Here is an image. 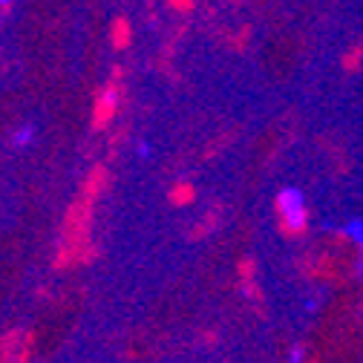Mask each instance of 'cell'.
Returning <instances> with one entry per match:
<instances>
[{
    "mask_svg": "<svg viewBox=\"0 0 363 363\" xmlns=\"http://www.w3.org/2000/svg\"><path fill=\"white\" fill-rule=\"evenodd\" d=\"M194 196H196V191H194V185H188V182H179V185H173V188H170V194H167V199H170V205H173V208L191 205V202H194Z\"/></svg>",
    "mask_w": 363,
    "mask_h": 363,
    "instance_id": "5b68a950",
    "label": "cell"
},
{
    "mask_svg": "<svg viewBox=\"0 0 363 363\" xmlns=\"http://www.w3.org/2000/svg\"><path fill=\"white\" fill-rule=\"evenodd\" d=\"M237 271H240V280H242V286H248V283H254L257 262H254L251 257H245V259H240V262H237Z\"/></svg>",
    "mask_w": 363,
    "mask_h": 363,
    "instance_id": "8992f818",
    "label": "cell"
},
{
    "mask_svg": "<svg viewBox=\"0 0 363 363\" xmlns=\"http://www.w3.org/2000/svg\"><path fill=\"white\" fill-rule=\"evenodd\" d=\"M107 185V170L96 167L89 173V179L84 182V188L78 194V199L69 205L67 216H64V228H61V240H58V254H55V268H69V265H86L96 257V245L89 237V225H93V208L96 199L101 196Z\"/></svg>",
    "mask_w": 363,
    "mask_h": 363,
    "instance_id": "6da1fadb",
    "label": "cell"
},
{
    "mask_svg": "<svg viewBox=\"0 0 363 363\" xmlns=\"http://www.w3.org/2000/svg\"><path fill=\"white\" fill-rule=\"evenodd\" d=\"M0 6H4V9H6V6H12V0H0Z\"/></svg>",
    "mask_w": 363,
    "mask_h": 363,
    "instance_id": "ba28073f",
    "label": "cell"
},
{
    "mask_svg": "<svg viewBox=\"0 0 363 363\" xmlns=\"http://www.w3.org/2000/svg\"><path fill=\"white\" fill-rule=\"evenodd\" d=\"M277 228L283 237L294 240V237H303L306 234V222H308V211L303 205V196L300 191L294 188H286L277 194Z\"/></svg>",
    "mask_w": 363,
    "mask_h": 363,
    "instance_id": "7a4b0ae2",
    "label": "cell"
},
{
    "mask_svg": "<svg viewBox=\"0 0 363 363\" xmlns=\"http://www.w3.org/2000/svg\"><path fill=\"white\" fill-rule=\"evenodd\" d=\"M118 101H121L118 86H116V84H107L101 93H99V99H96V116H93V124H96V127H104V124L116 116Z\"/></svg>",
    "mask_w": 363,
    "mask_h": 363,
    "instance_id": "277c9868",
    "label": "cell"
},
{
    "mask_svg": "<svg viewBox=\"0 0 363 363\" xmlns=\"http://www.w3.org/2000/svg\"><path fill=\"white\" fill-rule=\"evenodd\" d=\"M29 142H32V130H29V127L18 130V135H15V145H18V147H23V145H29Z\"/></svg>",
    "mask_w": 363,
    "mask_h": 363,
    "instance_id": "52a82bcc",
    "label": "cell"
},
{
    "mask_svg": "<svg viewBox=\"0 0 363 363\" xmlns=\"http://www.w3.org/2000/svg\"><path fill=\"white\" fill-rule=\"evenodd\" d=\"M35 335L26 329H12L0 340V363H29Z\"/></svg>",
    "mask_w": 363,
    "mask_h": 363,
    "instance_id": "3957f363",
    "label": "cell"
}]
</instances>
